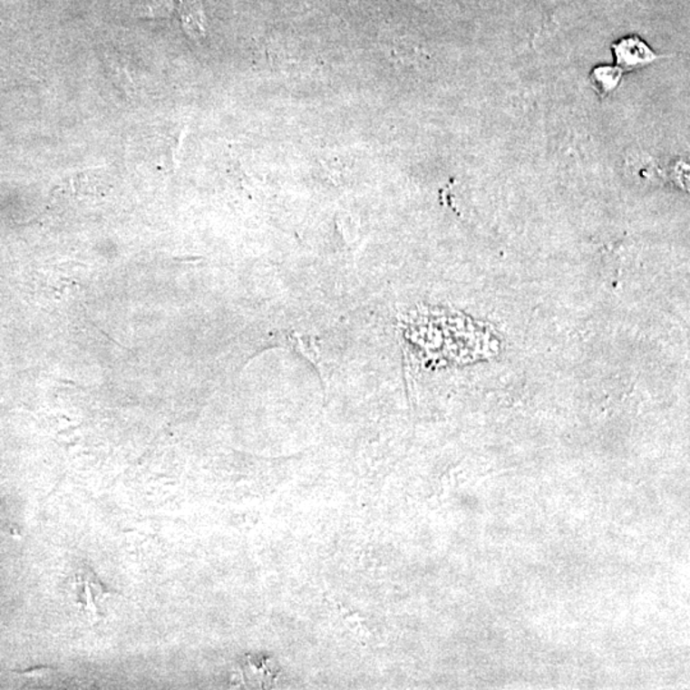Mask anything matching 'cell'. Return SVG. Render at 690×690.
<instances>
[{
  "label": "cell",
  "instance_id": "6da1fadb",
  "mask_svg": "<svg viewBox=\"0 0 690 690\" xmlns=\"http://www.w3.org/2000/svg\"><path fill=\"white\" fill-rule=\"evenodd\" d=\"M611 48L617 58V67L624 72L638 70L664 58V55L655 53L637 35L623 37L619 42H615Z\"/></svg>",
  "mask_w": 690,
  "mask_h": 690
},
{
  "label": "cell",
  "instance_id": "7a4b0ae2",
  "mask_svg": "<svg viewBox=\"0 0 690 690\" xmlns=\"http://www.w3.org/2000/svg\"><path fill=\"white\" fill-rule=\"evenodd\" d=\"M624 71L617 65L615 67L614 65H598L589 73V80L595 92L605 99L608 93L613 92L619 86Z\"/></svg>",
  "mask_w": 690,
  "mask_h": 690
},
{
  "label": "cell",
  "instance_id": "3957f363",
  "mask_svg": "<svg viewBox=\"0 0 690 690\" xmlns=\"http://www.w3.org/2000/svg\"><path fill=\"white\" fill-rule=\"evenodd\" d=\"M182 24L184 29L192 37H201L205 34L204 14L198 2L189 0L182 5Z\"/></svg>",
  "mask_w": 690,
  "mask_h": 690
}]
</instances>
